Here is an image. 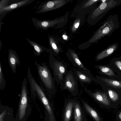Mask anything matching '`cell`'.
I'll use <instances>...</instances> for the list:
<instances>
[{
    "mask_svg": "<svg viewBox=\"0 0 121 121\" xmlns=\"http://www.w3.org/2000/svg\"><path fill=\"white\" fill-rule=\"evenodd\" d=\"M27 77L30 88V91L33 97L37 95L44 106L47 112V117L50 120L55 118L52 104L43 89L36 82L33 76L30 68L28 67Z\"/></svg>",
    "mask_w": 121,
    "mask_h": 121,
    "instance_id": "cell-1",
    "label": "cell"
},
{
    "mask_svg": "<svg viewBox=\"0 0 121 121\" xmlns=\"http://www.w3.org/2000/svg\"><path fill=\"white\" fill-rule=\"evenodd\" d=\"M35 64L39 75L46 91L49 95H52L55 92L56 88L54 79L50 70L44 63L41 65L36 61Z\"/></svg>",
    "mask_w": 121,
    "mask_h": 121,
    "instance_id": "cell-2",
    "label": "cell"
},
{
    "mask_svg": "<svg viewBox=\"0 0 121 121\" xmlns=\"http://www.w3.org/2000/svg\"><path fill=\"white\" fill-rule=\"evenodd\" d=\"M50 53L49 61L50 66L52 70L54 80L58 84L61 86L65 76L68 71L67 65L63 61H60L54 57L52 52L48 50Z\"/></svg>",
    "mask_w": 121,
    "mask_h": 121,
    "instance_id": "cell-3",
    "label": "cell"
},
{
    "mask_svg": "<svg viewBox=\"0 0 121 121\" xmlns=\"http://www.w3.org/2000/svg\"><path fill=\"white\" fill-rule=\"evenodd\" d=\"M27 78L25 77L23 81L21 87V93L17 117L19 121L25 118L26 114L28 100Z\"/></svg>",
    "mask_w": 121,
    "mask_h": 121,
    "instance_id": "cell-4",
    "label": "cell"
},
{
    "mask_svg": "<svg viewBox=\"0 0 121 121\" xmlns=\"http://www.w3.org/2000/svg\"><path fill=\"white\" fill-rule=\"evenodd\" d=\"M117 19L115 17H109L93 36L92 39L95 41L104 36L112 33L117 27Z\"/></svg>",
    "mask_w": 121,
    "mask_h": 121,
    "instance_id": "cell-5",
    "label": "cell"
},
{
    "mask_svg": "<svg viewBox=\"0 0 121 121\" xmlns=\"http://www.w3.org/2000/svg\"><path fill=\"white\" fill-rule=\"evenodd\" d=\"M60 88L63 90H67L75 96L78 94V82L73 72L71 70L68 71L65 76L64 79Z\"/></svg>",
    "mask_w": 121,
    "mask_h": 121,
    "instance_id": "cell-6",
    "label": "cell"
},
{
    "mask_svg": "<svg viewBox=\"0 0 121 121\" xmlns=\"http://www.w3.org/2000/svg\"><path fill=\"white\" fill-rule=\"evenodd\" d=\"M35 0H24L5 6V0H1L0 3V14L5 13H8L18 8L31 3Z\"/></svg>",
    "mask_w": 121,
    "mask_h": 121,
    "instance_id": "cell-7",
    "label": "cell"
},
{
    "mask_svg": "<svg viewBox=\"0 0 121 121\" xmlns=\"http://www.w3.org/2000/svg\"><path fill=\"white\" fill-rule=\"evenodd\" d=\"M64 0H55L49 1L40 6L36 13H42L55 9L61 6L66 3Z\"/></svg>",
    "mask_w": 121,
    "mask_h": 121,
    "instance_id": "cell-8",
    "label": "cell"
},
{
    "mask_svg": "<svg viewBox=\"0 0 121 121\" xmlns=\"http://www.w3.org/2000/svg\"><path fill=\"white\" fill-rule=\"evenodd\" d=\"M74 71L76 77L82 86H84V84H90L96 80L91 73L80 70L74 69Z\"/></svg>",
    "mask_w": 121,
    "mask_h": 121,
    "instance_id": "cell-9",
    "label": "cell"
},
{
    "mask_svg": "<svg viewBox=\"0 0 121 121\" xmlns=\"http://www.w3.org/2000/svg\"><path fill=\"white\" fill-rule=\"evenodd\" d=\"M75 100L70 99L65 100L62 114L63 121H70L71 120Z\"/></svg>",
    "mask_w": 121,
    "mask_h": 121,
    "instance_id": "cell-10",
    "label": "cell"
},
{
    "mask_svg": "<svg viewBox=\"0 0 121 121\" xmlns=\"http://www.w3.org/2000/svg\"><path fill=\"white\" fill-rule=\"evenodd\" d=\"M84 89L85 92L94 99L105 105H110V102L104 93L98 91H95L94 92H93L85 87Z\"/></svg>",
    "mask_w": 121,
    "mask_h": 121,
    "instance_id": "cell-11",
    "label": "cell"
},
{
    "mask_svg": "<svg viewBox=\"0 0 121 121\" xmlns=\"http://www.w3.org/2000/svg\"><path fill=\"white\" fill-rule=\"evenodd\" d=\"M67 56L73 66L78 68L80 70L91 73L90 70L85 66L81 62L78 55L74 51L71 50H69Z\"/></svg>",
    "mask_w": 121,
    "mask_h": 121,
    "instance_id": "cell-12",
    "label": "cell"
},
{
    "mask_svg": "<svg viewBox=\"0 0 121 121\" xmlns=\"http://www.w3.org/2000/svg\"><path fill=\"white\" fill-rule=\"evenodd\" d=\"M73 110L74 121H87L84 109L79 101L76 99Z\"/></svg>",
    "mask_w": 121,
    "mask_h": 121,
    "instance_id": "cell-13",
    "label": "cell"
},
{
    "mask_svg": "<svg viewBox=\"0 0 121 121\" xmlns=\"http://www.w3.org/2000/svg\"><path fill=\"white\" fill-rule=\"evenodd\" d=\"M8 59L9 64L13 73H14L16 71L17 65H20V61L16 52L13 50L11 49L8 50Z\"/></svg>",
    "mask_w": 121,
    "mask_h": 121,
    "instance_id": "cell-14",
    "label": "cell"
},
{
    "mask_svg": "<svg viewBox=\"0 0 121 121\" xmlns=\"http://www.w3.org/2000/svg\"><path fill=\"white\" fill-rule=\"evenodd\" d=\"M31 20L36 27L45 30L53 26L58 22L56 20H39L34 18H32Z\"/></svg>",
    "mask_w": 121,
    "mask_h": 121,
    "instance_id": "cell-15",
    "label": "cell"
},
{
    "mask_svg": "<svg viewBox=\"0 0 121 121\" xmlns=\"http://www.w3.org/2000/svg\"><path fill=\"white\" fill-rule=\"evenodd\" d=\"M117 4L116 1L113 0H107L105 2L101 3L100 5L92 13L94 17H96L107 10L113 7Z\"/></svg>",
    "mask_w": 121,
    "mask_h": 121,
    "instance_id": "cell-16",
    "label": "cell"
},
{
    "mask_svg": "<svg viewBox=\"0 0 121 121\" xmlns=\"http://www.w3.org/2000/svg\"><path fill=\"white\" fill-rule=\"evenodd\" d=\"M82 103L83 109L95 121H101V118L97 112L85 100H82Z\"/></svg>",
    "mask_w": 121,
    "mask_h": 121,
    "instance_id": "cell-17",
    "label": "cell"
},
{
    "mask_svg": "<svg viewBox=\"0 0 121 121\" xmlns=\"http://www.w3.org/2000/svg\"><path fill=\"white\" fill-rule=\"evenodd\" d=\"M117 46V43H116L109 46L106 49L97 55L96 57L95 60H99L109 56L115 51Z\"/></svg>",
    "mask_w": 121,
    "mask_h": 121,
    "instance_id": "cell-18",
    "label": "cell"
},
{
    "mask_svg": "<svg viewBox=\"0 0 121 121\" xmlns=\"http://www.w3.org/2000/svg\"><path fill=\"white\" fill-rule=\"evenodd\" d=\"M25 39L33 48L34 54L36 56H40L41 54L48 50L39 44L30 40L27 38H25Z\"/></svg>",
    "mask_w": 121,
    "mask_h": 121,
    "instance_id": "cell-19",
    "label": "cell"
},
{
    "mask_svg": "<svg viewBox=\"0 0 121 121\" xmlns=\"http://www.w3.org/2000/svg\"><path fill=\"white\" fill-rule=\"evenodd\" d=\"M101 80L108 85L116 88H121V82L108 78H102Z\"/></svg>",
    "mask_w": 121,
    "mask_h": 121,
    "instance_id": "cell-20",
    "label": "cell"
},
{
    "mask_svg": "<svg viewBox=\"0 0 121 121\" xmlns=\"http://www.w3.org/2000/svg\"><path fill=\"white\" fill-rule=\"evenodd\" d=\"M95 67L99 69L101 72L109 76H113L115 75L112 69L108 67L99 65H95Z\"/></svg>",
    "mask_w": 121,
    "mask_h": 121,
    "instance_id": "cell-21",
    "label": "cell"
},
{
    "mask_svg": "<svg viewBox=\"0 0 121 121\" xmlns=\"http://www.w3.org/2000/svg\"><path fill=\"white\" fill-rule=\"evenodd\" d=\"M49 39L50 45L53 51L54 52L55 55H58L60 52V49L57 46L54 40L52 37L49 36Z\"/></svg>",
    "mask_w": 121,
    "mask_h": 121,
    "instance_id": "cell-22",
    "label": "cell"
},
{
    "mask_svg": "<svg viewBox=\"0 0 121 121\" xmlns=\"http://www.w3.org/2000/svg\"><path fill=\"white\" fill-rule=\"evenodd\" d=\"M6 85V80L3 75L2 66L0 62V89L2 90L5 87Z\"/></svg>",
    "mask_w": 121,
    "mask_h": 121,
    "instance_id": "cell-23",
    "label": "cell"
},
{
    "mask_svg": "<svg viewBox=\"0 0 121 121\" xmlns=\"http://www.w3.org/2000/svg\"><path fill=\"white\" fill-rule=\"evenodd\" d=\"M108 92L109 97L112 100L115 102L118 99L119 96L118 94L113 90L109 89Z\"/></svg>",
    "mask_w": 121,
    "mask_h": 121,
    "instance_id": "cell-24",
    "label": "cell"
},
{
    "mask_svg": "<svg viewBox=\"0 0 121 121\" xmlns=\"http://www.w3.org/2000/svg\"><path fill=\"white\" fill-rule=\"evenodd\" d=\"M99 1V0H91L89 1L85 4L84 6L85 7H87L90 5H92L93 4L95 3L97 1Z\"/></svg>",
    "mask_w": 121,
    "mask_h": 121,
    "instance_id": "cell-25",
    "label": "cell"
},
{
    "mask_svg": "<svg viewBox=\"0 0 121 121\" xmlns=\"http://www.w3.org/2000/svg\"><path fill=\"white\" fill-rule=\"evenodd\" d=\"M115 64L117 68L121 70V61L119 60L116 61Z\"/></svg>",
    "mask_w": 121,
    "mask_h": 121,
    "instance_id": "cell-26",
    "label": "cell"
},
{
    "mask_svg": "<svg viewBox=\"0 0 121 121\" xmlns=\"http://www.w3.org/2000/svg\"><path fill=\"white\" fill-rule=\"evenodd\" d=\"M79 24V23L78 22L75 24L74 26V27L75 28H77L78 27Z\"/></svg>",
    "mask_w": 121,
    "mask_h": 121,
    "instance_id": "cell-27",
    "label": "cell"
},
{
    "mask_svg": "<svg viewBox=\"0 0 121 121\" xmlns=\"http://www.w3.org/2000/svg\"><path fill=\"white\" fill-rule=\"evenodd\" d=\"M63 39H66L67 38V36L65 35H63Z\"/></svg>",
    "mask_w": 121,
    "mask_h": 121,
    "instance_id": "cell-28",
    "label": "cell"
},
{
    "mask_svg": "<svg viewBox=\"0 0 121 121\" xmlns=\"http://www.w3.org/2000/svg\"><path fill=\"white\" fill-rule=\"evenodd\" d=\"M118 116L119 118L121 120V112H120Z\"/></svg>",
    "mask_w": 121,
    "mask_h": 121,
    "instance_id": "cell-29",
    "label": "cell"
},
{
    "mask_svg": "<svg viewBox=\"0 0 121 121\" xmlns=\"http://www.w3.org/2000/svg\"><path fill=\"white\" fill-rule=\"evenodd\" d=\"M107 1V0H101V2H102V3H104V2H105L106 1Z\"/></svg>",
    "mask_w": 121,
    "mask_h": 121,
    "instance_id": "cell-30",
    "label": "cell"
}]
</instances>
